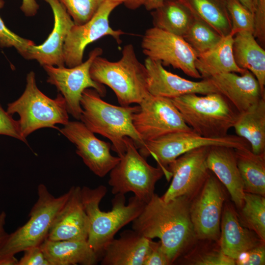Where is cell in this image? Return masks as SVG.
<instances>
[{
	"instance_id": "cell-24",
	"label": "cell",
	"mask_w": 265,
	"mask_h": 265,
	"mask_svg": "<svg viewBox=\"0 0 265 265\" xmlns=\"http://www.w3.org/2000/svg\"><path fill=\"white\" fill-rule=\"evenodd\" d=\"M51 265H94L100 256L87 240H52L40 245Z\"/></svg>"
},
{
	"instance_id": "cell-28",
	"label": "cell",
	"mask_w": 265,
	"mask_h": 265,
	"mask_svg": "<svg viewBox=\"0 0 265 265\" xmlns=\"http://www.w3.org/2000/svg\"><path fill=\"white\" fill-rule=\"evenodd\" d=\"M235 149L244 192L265 196V153L255 154L250 148Z\"/></svg>"
},
{
	"instance_id": "cell-37",
	"label": "cell",
	"mask_w": 265,
	"mask_h": 265,
	"mask_svg": "<svg viewBox=\"0 0 265 265\" xmlns=\"http://www.w3.org/2000/svg\"><path fill=\"white\" fill-rule=\"evenodd\" d=\"M254 31L253 35L259 44L265 45V0H254Z\"/></svg>"
},
{
	"instance_id": "cell-1",
	"label": "cell",
	"mask_w": 265,
	"mask_h": 265,
	"mask_svg": "<svg viewBox=\"0 0 265 265\" xmlns=\"http://www.w3.org/2000/svg\"><path fill=\"white\" fill-rule=\"evenodd\" d=\"M190 207L187 197L179 196L165 202L154 194L132 221V228L149 238H159L171 264L195 236Z\"/></svg>"
},
{
	"instance_id": "cell-27",
	"label": "cell",
	"mask_w": 265,
	"mask_h": 265,
	"mask_svg": "<svg viewBox=\"0 0 265 265\" xmlns=\"http://www.w3.org/2000/svg\"><path fill=\"white\" fill-rule=\"evenodd\" d=\"M233 128L237 135L246 140L255 154L265 153V97L239 113Z\"/></svg>"
},
{
	"instance_id": "cell-20",
	"label": "cell",
	"mask_w": 265,
	"mask_h": 265,
	"mask_svg": "<svg viewBox=\"0 0 265 265\" xmlns=\"http://www.w3.org/2000/svg\"><path fill=\"white\" fill-rule=\"evenodd\" d=\"M208 79L239 113L246 111L265 97L257 80L247 70L240 75L228 72Z\"/></svg>"
},
{
	"instance_id": "cell-19",
	"label": "cell",
	"mask_w": 265,
	"mask_h": 265,
	"mask_svg": "<svg viewBox=\"0 0 265 265\" xmlns=\"http://www.w3.org/2000/svg\"><path fill=\"white\" fill-rule=\"evenodd\" d=\"M67 201L55 217L47 238L52 240H87L89 220L81 196V187L72 186Z\"/></svg>"
},
{
	"instance_id": "cell-42",
	"label": "cell",
	"mask_w": 265,
	"mask_h": 265,
	"mask_svg": "<svg viewBox=\"0 0 265 265\" xmlns=\"http://www.w3.org/2000/svg\"><path fill=\"white\" fill-rule=\"evenodd\" d=\"M39 7L36 0H22L20 9L26 16L32 17L37 14Z\"/></svg>"
},
{
	"instance_id": "cell-44",
	"label": "cell",
	"mask_w": 265,
	"mask_h": 265,
	"mask_svg": "<svg viewBox=\"0 0 265 265\" xmlns=\"http://www.w3.org/2000/svg\"><path fill=\"white\" fill-rule=\"evenodd\" d=\"M6 214L4 212L0 213V248L3 243L8 234L5 231Z\"/></svg>"
},
{
	"instance_id": "cell-45",
	"label": "cell",
	"mask_w": 265,
	"mask_h": 265,
	"mask_svg": "<svg viewBox=\"0 0 265 265\" xmlns=\"http://www.w3.org/2000/svg\"><path fill=\"white\" fill-rule=\"evenodd\" d=\"M243 5L253 13L254 12V0H238Z\"/></svg>"
},
{
	"instance_id": "cell-21",
	"label": "cell",
	"mask_w": 265,
	"mask_h": 265,
	"mask_svg": "<svg viewBox=\"0 0 265 265\" xmlns=\"http://www.w3.org/2000/svg\"><path fill=\"white\" fill-rule=\"evenodd\" d=\"M209 170L226 187L237 208L244 204L245 192L237 163L235 148L224 146L209 147L206 159Z\"/></svg>"
},
{
	"instance_id": "cell-3",
	"label": "cell",
	"mask_w": 265,
	"mask_h": 265,
	"mask_svg": "<svg viewBox=\"0 0 265 265\" xmlns=\"http://www.w3.org/2000/svg\"><path fill=\"white\" fill-rule=\"evenodd\" d=\"M80 106V120L93 133L108 139L111 150L118 157L126 152V137L131 138L137 149L144 144L132 123L133 115L139 110V106H115L102 100L94 89L87 88L82 94Z\"/></svg>"
},
{
	"instance_id": "cell-10",
	"label": "cell",
	"mask_w": 265,
	"mask_h": 265,
	"mask_svg": "<svg viewBox=\"0 0 265 265\" xmlns=\"http://www.w3.org/2000/svg\"><path fill=\"white\" fill-rule=\"evenodd\" d=\"M102 53L101 48H96L85 61L73 67L43 66L48 75L47 82L56 87L65 101L68 113L78 120L81 115L80 100L85 89L93 88L101 97L106 93L105 86L93 80L90 74L92 62Z\"/></svg>"
},
{
	"instance_id": "cell-30",
	"label": "cell",
	"mask_w": 265,
	"mask_h": 265,
	"mask_svg": "<svg viewBox=\"0 0 265 265\" xmlns=\"http://www.w3.org/2000/svg\"><path fill=\"white\" fill-rule=\"evenodd\" d=\"M192 15L208 24L222 37L230 34L228 0H179Z\"/></svg>"
},
{
	"instance_id": "cell-25",
	"label": "cell",
	"mask_w": 265,
	"mask_h": 265,
	"mask_svg": "<svg viewBox=\"0 0 265 265\" xmlns=\"http://www.w3.org/2000/svg\"><path fill=\"white\" fill-rule=\"evenodd\" d=\"M252 33L240 31L233 38V53L237 66L251 72L265 93V51Z\"/></svg>"
},
{
	"instance_id": "cell-15",
	"label": "cell",
	"mask_w": 265,
	"mask_h": 265,
	"mask_svg": "<svg viewBox=\"0 0 265 265\" xmlns=\"http://www.w3.org/2000/svg\"><path fill=\"white\" fill-rule=\"evenodd\" d=\"M59 131L76 147V153L96 175L104 177L118 163L111 155V144L98 138L81 122L69 121Z\"/></svg>"
},
{
	"instance_id": "cell-31",
	"label": "cell",
	"mask_w": 265,
	"mask_h": 265,
	"mask_svg": "<svg viewBox=\"0 0 265 265\" xmlns=\"http://www.w3.org/2000/svg\"><path fill=\"white\" fill-rule=\"evenodd\" d=\"M240 218L245 226L262 241H265V196L245 192Z\"/></svg>"
},
{
	"instance_id": "cell-33",
	"label": "cell",
	"mask_w": 265,
	"mask_h": 265,
	"mask_svg": "<svg viewBox=\"0 0 265 265\" xmlns=\"http://www.w3.org/2000/svg\"><path fill=\"white\" fill-rule=\"evenodd\" d=\"M228 9L232 26L230 34L234 36L240 31L253 34L254 19L252 12L238 0H228Z\"/></svg>"
},
{
	"instance_id": "cell-36",
	"label": "cell",
	"mask_w": 265,
	"mask_h": 265,
	"mask_svg": "<svg viewBox=\"0 0 265 265\" xmlns=\"http://www.w3.org/2000/svg\"><path fill=\"white\" fill-rule=\"evenodd\" d=\"M0 135L10 136L27 144L26 139L22 135L18 120L5 110L0 104Z\"/></svg>"
},
{
	"instance_id": "cell-40",
	"label": "cell",
	"mask_w": 265,
	"mask_h": 265,
	"mask_svg": "<svg viewBox=\"0 0 265 265\" xmlns=\"http://www.w3.org/2000/svg\"><path fill=\"white\" fill-rule=\"evenodd\" d=\"M23 252L24 255L18 261V265H51L40 246L30 247Z\"/></svg>"
},
{
	"instance_id": "cell-12",
	"label": "cell",
	"mask_w": 265,
	"mask_h": 265,
	"mask_svg": "<svg viewBox=\"0 0 265 265\" xmlns=\"http://www.w3.org/2000/svg\"><path fill=\"white\" fill-rule=\"evenodd\" d=\"M141 48L147 57L181 70L189 77L201 78L195 65L198 53L183 37L153 26L145 32Z\"/></svg>"
},
{
	"instance_id": "cell-5",
	"label": "cell",
	"mask_w": 265,
	"mask_h": 265,
	"mask_svg": "<svg viewBox=\"0 0 265 265\" xmlns=\"http://www.w3.org/2000/svg\"><path fill=\"white\" fill-rule=\"evenodd\" d=\"M171 99L186 124L194 132L205 137L228 135L239 114L219 92L204 96L188 94Z\"/></svg>"
},
{
	"instance_id": "cell-14",
	"label": "cell",
	"mask_w": 265,
	"mask_h": 265,
	"mask_svg": "<svg viewBox=\"0 0 265 265\" xmlns=\"http://www.w3.org/2000/svg\"><path fill=\"white\" fill-rule=\"evenodd\" d=\"M209 147L188 151L169 164L167 171L172 180L161 197L164 201L182 196L189 198L203 186L210 174L206 164Z\"/></svg>"
},
{
	"instance_id": "cell-39",
	"label": "cell",
	"mask_w": 265,
	"mask_h": 265,
	"mask_svg": "<svg viewBox=\"0 0 265 265\" xmlns=\"http://www.w3.org/2000/svg\"><path fill=\"white\" fill-rule=\"evenodd\" d=\"M196 265H234L235 260L225 255L220 250L203 254L194 260Z\"/></svg>"
},
{
	"instance_id": "cell-6",
	"label": "cell",
	"mask_w": 265,
	"mask_h": 265,
	"mask_svg": "<svg viewBox=\"0 0 265 265\" xmlns=\"http://www.w3.org/2000/svg\"><path fill=\"white\" fill-rule=\"evenodd\" d=\"M6 111L17 113L22 136L26 139L36 130L44 128L59 130L55 125L66 124L69 121L65 101L59 93L54 99L49 98L38 88L34 72L26 75V85L22 95L8 104Z\"/></svg>"
},
{
	"instance_id": "cell-7",
	"label": "cell",
	"mask_w": 265,
	"mask_h": 265,
	"mask_svg": "<svg viewBox=\"0 0 265 265\" xmlns=\"http://www.w3.org/2000/svg\"><path fill=\"white\" fill-rule=\"evenodd\" d=\"M71 193L70 188L55 197L40 184L37 187L38 199L30 211L28 220L15 231L8 234L0 248V259L10 258L33 246H40L47 238L57 214Z\"/></svg>"
},
{
	"instance_id": "cell-13",
	"label": "cell",
	"mask_w": 265,
	"mask_h": 265,
	"mask_svg": "<svg viewBox=\"0 0 265 265\" xmlns=\"http://www.w3.org/2000/svg\"><path fill=\"white\" fill-rule=\"evenodd\" d=\"M120 4L115 1L105 0L88 21L72 27L63 46L66 66L70 68L81 63L86 47L103 37L111 36L118 44L121 43L120 37L125 34L124 32L113 29L109 21L111 13Z\"/></svg>"
},
{
	"instance_id": "cell-32",
	"label": "cell",
	"mask_w": 265,
	"mask_h": 265,
	"mask_svg": "<svg viewBox=\"0 0 265 265\" xmlns=\"http://www.w3.org/2000/svg\"><path fill=\"white\" fill-rule=\"evenodd\" d=\"M183 37L198 54L213 48L223 37L206 22L194 16Z\"/></svg>"
},
{
	"instance_id": "cell-2",
	"label": "cell",
	"mask_w": 265,
	"mask_h": 265,
	"mask_svg": "<svg viewBox=\"0 0 265 265\" xmlns=\"http://www.w3.org/2000/svg\"><path fill=\"white\" fill-rule=\"evenodd\" d=\"M106 192V187L103 185L94 188H81L82 203L89 220L87 240L99 256L115 234L140 214L146 204L135 196L126 204L125 194L118 193L111 200V210L102 211L99 205Z\"/></svg>"
},
{
	"instance_id": "cell-43",
	"label": "cell",
	"mask_w": 265,
	"mask_h": 265,
	"mask_svg": "<svg viewBox=\"0 0 265 265\" xmlns=\"http://www.w3.org/2000/svg\"><path fill=\"white\" fill-rule=\"evenodd\" d=\"M120 4H124L128 8L136 9L142 5H144L148 0H110Z\"/></svg>"
},
{
	"instance_id": "cell-11",
	"label": "cell",
	"mask_w": 265,
	"mask_h": 265,
	"mask_svg": "<svg viewBox=\"0 0 265 265\" xmlns=\"http://www.w3.org/2000/svg\"><path fill=\"white\" fill-rule=\"evenodd\" d=\"M138 106L132 123L144 142L175 132L193 131L171 99L149 93Z\"/></svg>"
},
{
	"instance_id": "cell-38",
	"label": "cell",
	"mask_w": 265,
	"mask_h": 265,
	"mask_svg": "<svg viewBox=\"0 0 265 265\" xmlns=\"http://www.w3.org/2000/svg\"><path fill=\"white\" fill-rule=\"evenodd\" d=\"M238 265H264L265 264V241H261L252 248L241 253L235 260Z\"/></svg>"
},
{
	"instance_id": "cell-34",
	"label": "cell",
	"mask_w": 265,
	"mask_h": 265,
	"mask_svg": "<svg viewBox=\"0 0 265 265\" xmlns=\"http://www.w3.org/2000/svg\"><path fill=\"white\" fill-rule=\"evenodd\" d=\"M66 9L75 25L88 21L105 0H59Z\"/></svg>"
},
{
	"instance_id": "cell-18",
	"label": "cell",
	"mask_w": 265,
	"mask_h": 265,
	"mask_svg": "<svg viewBox=\"0 0 265 265\" xmlns=\"http://www.w3.org/2000/svg\"><path fill=\"white\" fill-rule=\"evenodd\" d=\"M148 89L153 95L173 99L188 94L206 95L218 92L209 79L194 81L167 71L160 61L147 57Z\"/></svg>"
},
{
	"instance_id": "cell-23",
	"label": "cell",
	"mask_w": 265,
	"mask_h": 265,
	"mask_svg": "<svg viewBox=\"0 0 265 265\" xmlns=\"http://www.w3.org/2000/svg\"><path fill=\"white\" fill-rule=\"evenodd\" d=\"M221 216L220 246L225 255L236 260L241 253L263 241L242 227L230 205H225Z\"/></svg>"
},
{
	"instance_id": "cell-29",
	"label": "cell",
	"mask_w": 265,
	"mask_h": 265,
	"mask_svg": "<svg viewBox=\"0 0 265 265\" xmlns=\"http://www.w3.org/2000/svg\"><path fill=\"white\" fill-rule=\"evenodd\" d=\"M151 13L154 27L183 37L194 18L179 0H164Z\"/></svg>"
},
{
	"instance_id": "cell-8",
	"label": "cell",
	"mask_w": 265,
	"mask_h": 265,
	"mask_svg": "<svg viewBox=\"0 0 265 265\" xmlns=\"http://www.w3.org/2000/svg\"><path fill=\"white\" fill-rule=\"evenodd\" d=\"M126 150L118 164L110 171L108 184L113 194L132 192L145 203L154 193L156 183L164 175L159 166L150 165L130 137L125 138Z\"/></svg>"
},
{
	"instance_id": "cell-16",
	"label": "cell",
	"mask_w": 265,
	"mask_h": 265,
	"mask_svg": "<svg viewBox=\"0 0 265 265\" xmlns=\"http://www.w3.org/2000/svg\"><path fill=\"white\" fill-rule=\"evenodd\" d=\"M202 187L190 207L194 233L200 239L217 240L224 201L222 186L216 177L210 173Z\"/></svg>"
},
{
	"instance_id": "cell-41",
	"label": "cell",
	"mask_w": 265,
	"mask_h": 265,
	"mask_svg": "<svg viewBox=\"0 0 265 265\" xmlns=\"http://www.w3.org/2000/svg\"><path fill=\"white\" fill-rule=\"evenodd\" d=\"M169 260L161 247L160 241L153 242L145 259L143 265H170Z\"/></svg>"
},
{
	"instance_id": "cell-9",
	"label": "cell",
	"mask_w": 265,
	"mask_h": 265,
	"mask_svg": "<svg viewBox=\"0 0 265 265\" xmlns=\"http://www.w3.org/2000/svg\"><path fill=\"white\" fill-rule=\"evenodd\" d=\"M224 146L235 149L249 148L248 142L237 135L228 134L220 137L201 136L194 131L178 132L145 142L138 149L145 159L152 156L169 180V164L183 154L198 148Z\"/></svg>"
},
{
	"instance_id": "cell-22",
	"label": "cell",
	"mask_w": 265,
	"mask_h": 265,
	"mask_svg": "<svg viewBox=\"0 0 265 265\" xmlns=\"http://www.w3.org/2000/svg\"><path fill=\"white\" fill-rule=\"evenodd\" d=\"M153 242L133 229L125 230L105 247L101 264L143 265Z\"/></svg>"
},
{
	"instance_id": "cell-17",
	"label": "cell",
	"mask_w": 265,
	"mask_h": 265,
	"mask_svg": "<svg viewBox=\"0 0 265 265\" xmlns=\"http://www.w3.org/2000/svg\"><path fill=\"white\" fill-rule=\"evenodd\" d=\"M51 7L54 16L53 28L41 45H30L25 58L36 60L42 66H64L63 46L72 27L75 25L66 9L59 0H43Z\"/></svg>"
},
{
	"instance_id": "cell-35",
	"label": "cell",
	"mask_w": 265,
	"mask_h": 265,
	"mask_svg": "<svg viewBox=\"0 0 265 265\" xmlns=\"http://www.w3.org/2000/svg\"><path fill=\"white\" fill-rule=\"evenodd\" d=\"M4 4L3 0H0V9ZM33 41L22 37L7 27L0 17V47H14L17 52L25 58L28 47L34 44Z\"/></svg>"
},
{
	"instance_id": "cell-26",
	"label": "cell",
	"mask_w": 265,
	"mask_h": 265,
	"mask_svg": "<svg viewBox=\"0 0 265 265\" xmlns=\"http://www.w3.org/2000/svg\"><path fill=\"white\" fill-rule=\"evenodd\" d=\"M233 38L231 34L224 36L213 48L197 54L195 65L201 78L228 72H244L246 70L238 67L234 58Z\"/></svg>"
},
{
	"instance_id": "cell-4",
	"label": "cell",
	"mask_w": 265,
	"mask_h": 265,
	"mask_svg": "<svg viewBox=\"0 0 265 265\" xmlns=\"http://www.w3.org/2000/svg\"><path fill=\"white\" fill-rule=\"evenodd\" d=\"M122 53L117 61L97 56L90 67V76L96 82L110 87L121 106L138 105L149 94L147 70L138 59L132 44L125 45Z\"/></svg>"
}]
</instances>
